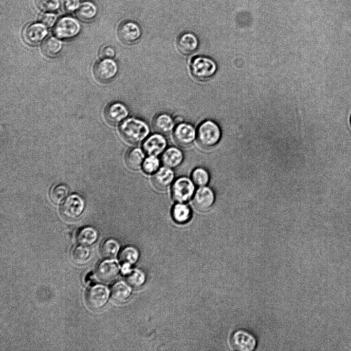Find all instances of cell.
<instances>
[{
	"mask_svg": "<svg viewBox=\"0 0 351 351\" xmlns=\"http://www.w3.org/2000/svg\"><path fill=\"white\" fill-rule=\"evenodd\" d=\"M121 137L127 142L136 144L144 140L149 133L148 125L144 121L134 118L123 121L119 128Z\"/></svg>",
	"mask_w": 351,
	"mask_h": 351,
	"instance_id": "1",
	"label": "cell"
},
{
	"mask_svg": "<svg viewBox=\"0 0 351 351\" xmlns=\"http://www.w3.org/2000/svg\"><path fill=\"white\" fill-rule=\"evenodd\" d=\"M221 132L219 126L212 120H206L198 126L197 140L199 145L203 149H209L219 141Z\"/></svg>",
	"mask_w": 351,
	"mask_h": 351,
	"instance_id": "2",
	"label": "cell"
},
{
	"mask_svg": "<svg viewBox=\"0 0 351 351\" xmlns=\"http://www.w3.org/2000/svg\"><path fill=\"white\" fill-rule=\"evenodd\" d=\"M217 68V65L212 59L203 56L194 58L190 64L192 76L200 81L210 79L216 72Z\"/></svg>",
	"mask_w": 351,
	"mask_h": 351,
	"instance_id": "3",
	"label": "cell"
},
{
	"mask_svg": "<svg viewBox=\"0 0 351 351\" xmlns=\"http://www.w3.org/2000/svg\"><path fill=\"white\" fill-rule=\"evenodd\" d=\"M229 344L232 350L251 351L256 348L257 341L250 331L244 328H238L231 334Z\"/></svg>",
	"mask_w": 351,
	"mask_h": 351,
	"instance_id": "4",
	"label": "cell"
},
{
	"mask_svg": "<svg viewBox=\"0 0 351 351\" xmlns=\"http://www.w3.org/2000/svg\"><path fill=\"white\" fill-rule=\"evenodd\" d=\"M194 193V183L188 177H179L173 183L171 195L173 199L177 202L184 203L188 201Z\"/></svg>",
	"mask_w": 351,
	"mask_h": 351,
	"instance_id": "5",
	"label": "cell"
},
{
	"mask_svg": "<svg viewBox=\"0 0 351 351\" xmlns=\"http://www.w3.org/2000/svg\"><path fill=\"white\" fill-rule=\"evenodd\" d=\"M84 206L85 203L82 197L78 194H72L62 204L60 212L65 218L75 219L82 214Z\"/></svg>",
	"mask_w": 351,
	"mask_h": 351,
	"instance_id": "6",
	"label": "cell"
},
{
	"mask_svg": "<svg viewBox=\"0 0 351 351\" xmlns=\"http://www.w3.org/2000/svg\"><path fill=\"white\" fill-rule=\"evenodd\" d=\"M108 297V289L103 285L97 284L90 287L87 291L86 301L91 308L98 310L106 303Z\"/></svg>",
	"mask_w": 351,
	"mask_h": 351,
	"instance_id": "7",
	"label": "cell"
},
{
	"mask_svg": "<svg viewBox=\"0 0 351 351\" xmlns=\"http://www.w3.org/2000/svg\"><path fill=\"white\" fill-rule=\"evenodd\" d=\"M80 29V25L76 20L70 17H64L56 24L53 33L59 38L68 39L77 35Z\"/></svg>",
	"mask_w": 351,
	"mask_h": 351,
	"instance_id": "8",
	"label": "cell"
},
{
	"mask_svg": "<svg viewBox=\"0 0 351 351\" xmlns=\"http://www.w3.org/2000/svg\"><path fill=\"white\" fill-rule=\"evenodd\" d=\"M117 33L121 42L126 44H132L139 40L141 35V30L136 23L126 21L120 24Z\"/></svg>",
	"mask_w": 351,
	"mask_h": 351,
	"instance_id": "9",
	"label": "cell"
},
{
	"mask_svg": "<svg viewBox=\"0 0 351 351\" xmlns=\"http://www.w3.org/2000/svg\"><path fill=\"white\" fill-rule=\"evenodd\" d=\"M118 71L116 63L109 59L98 61L94 65V73L100 82H106L114 78Z\"/></svg>",
	"mask_w": 351,
	"mask_h": 351,
	"instance_id": "10",
	"label": "cell"
},
{
	"mask_svg": "<svg viewBox=\"0 0 351 351\" xmlns=\"http://www.w3.org/2000/svg\"><path fill=\"white\" fill-rule=\"evenodd\" d=\"M195 138V128L189 123H180L173 131L174 140L175 143L180 147L190 146L194 142Z\"/></svg>",
	"mask_w": 351,
	"mask_h": 351,
	"instance_id": "11",
	"label": "cell"
},
{
	"mask_svg": "<svg viewBox=\"0 0 351 351\" xmlns=\"http://www.w3.org/2000/svg\"><path fill=\"white\" fill-rule=\"evenodd\" d=\"M215 201V194L213 190L206 186L200 187L195 192L193 205L195 208L201 212L208 210Z\"/></svg>",
	"mask_w": 351,
	"mask_h": 351,
	"instance_id": "12",
	"label": "cell"
},
{
	"mask_svg": "<svg viewBox=\"0 0 351 351\" xmlns=\"http://www.w3.org/2000/svg\"><path fill=\"white\" fill-rule=\"evenodd\" d=\"M167 145V140L161 134L151 135L144 141L142 148L144 153L149 156H158L165 150Z\"/></svg>",
	"mask_w": 351,
	"mask_h": 351,
	"instance_id": "13",
	"label": "cell"
},
{
	"mask_svg": "<svg viewBox=\"0 0 351 351\" xmlns=\"http://www.w3.org/2000/svg\"><path fill=\"white\" fill-rule=\"evenodd\" d=\"M128 114L126 107L121 103L116 102L108 104L104 110L106 121L110 124H118Z\"/></svg>",
	"mask_w": 351,
	"mask_h": 351,
	"instance_id": "14",
	"label": "cell"
},
{
	"mask_svg": "<svg viewBox=\"0 0 351 351\" xmlns=\"http://www.w3.org/2000/svg\"><path fill=\"white\" fill-rule=\"evenodd\" d=\"M47 34L46 28L43 24L40 23L28 25L23 31V37L25 41L30 45H35L39 43Z\"/></svg>",
	"mask_w": 351,
	"mask_h": 351,
	"instance_id": "15",
	"label": "cell"
},
{
	"mask_svg": "<svg viewBox=\"0 0 351 351\" xmlns=\"http://www.w3.org/2000/svg\"><path fill=\"white\" fill-rule=\"evenodd\" d=\"M174 178V173L171 168L161 167L153 174L152 183L155 189L163 191L172 183Z\"/></svg>",
	"mask_w": 351,
	"mask_h": 351,
	"instance_id": "16",
	"label": "cell"
},
{
	"mask_svg": "<svg viewBox=\"0 0 351 351\" xmlns=\"http://www.w3.org/2000/svg\"><path fill=\"white\" fill-rule=\"evenodd\" d=\"M177 47L182 54H190L195 52L198 46V41L193 33L186 32L180 34L177 40Z\"/></svg>",
	"mask_w": 351,
	"mask_h": 351,
	"instance_id": "17",
	"label": "cell"
},
{
	"mask_svg": "<svg viewBox=\"0 0 351 351\" xmlns=\"http://www.w3.org/2000/svg\"><path fill=\"white\" fill-rule=\"evenodd\" d=\"M119 267L118 263L113 261H104L101 262L96 269L98 278L103 281H109L118 274Z\"/></svg>",
	"mask_w": 351,
	"mask_h": 351,
	"instance_id": "18",
	"label": "cell"
},
{
	"mask_svg": "<svg viewBox=\"0 0 351 351\" xmlns=\"http://www.w3.org/2000/svg\"><path fill=\"white\" fill-rule=\"evenodd\" d=\"M183 159V155L182 151L176 147L168 148L161 156L163 164L169 168H174L179 166Z\"/></svg>",
	"mask_w": 351,
	"mask_h": 351,
	"instance_id": "19",
	"label": "cell"
},
{
	"mask_svg": "<svg viewBox=\"0 0 351 351\" xmlns=\"http://www.w3.org/2000/svg\"><path fill=\"white\" fill-rule=\"evenodd\" d=\"M153 130L161 134H168L172 131L174 122L171 117L167 114L161 113L155 116L152 121Z\"/></svg>",
	"mask_w": 351,
	"mask_h": 351,
	"instance_id": "20",
	"label": "cell"
},
{
	"mask_svg": "<svg viewBox=\"0 0 351 351\" xmlns=\"http://www.w3.org/2000/svg\"><path fill=\"white\" fill-rule=\"evenodd\" d=\"M144 152L138 147L130 149L125 154L124 160L128 168L136 170L142 167L144 159Z\"/></svg>",
	"mask_w": 351,
	"mask_h": 351,
	"instance_id": "21",
	"label": "cell"
},
{
	"mask_svg": "<svg viewBox=\"0 0 351 351\" xmlns=\"http://www.w3.org/2000/svg\"><path fill=\"white\" fill-rule=\"evenodd\" d=\"M173 220L178 224H184L192 217L191 208L184 203L177 202L172 207L171 211Z\"/></svg>",
	"mask_w": 351,
	"mask_h": 351,
	"instance_id": "22",
	"label": "cell"
},
{
	"mask_svg": "<svg viewBox=\"0 0 351 351\" xmlns=\"http://www.w3.org/2000/svg\"><path fill=\"white\" fill-rule=\"evenodd\" d=\"M97 231L90 226H85L80 228L76 236L78 242L81 245L88 246L94 243L97 239Z\"/></svg>",
	"mask_w": 351,
	"mask_h": 351,
	"instance_id": "23",
	"label": "cell"
},
{
	"mask_svg": "<svg viewBox=\"0 0 351 351\" xmlns=\"http://www.w3.org/2000/svg\"><path fill=\"white\" fill-rule=\"evenodd\" d=\"M131 294L130 287L122 282L115 283L111 288L112 298L116 301L122 302L126 300Z\"/></svg>",
	"mask_w": 351,
	"mask_h": 351,
	"instance_id": "24",
	"label": "cell"
},
{
	"mask_svg": "<svg viewBox=\"0 0 351 351\" xmlns=\"http://www.w3.org/2000/svg\"><path fill=\"white\" fill-rule=\"evenodd\" d=\"M62 47L61 42L54 37L47 39L42 46L44 53L49 57H53L58 54L61 51Z\"/></svg>",
	"mask_w": 351,
	"mask_h": 351,
	"instance_id": "25",
	"label": "cell"
},
{
	"mask_svg": "<svg viewBox=\"0 0 351 351\" xmlns=\"http://www.w3.org/2000/svg\"><path fill=\"white\" fill-rule=\"evenodd\" d=\"M97 13V9L95 6L90 2L82 3L78 7L76 14L81 20L83 21H89L95 17Z\"/></svg>",
	"mask_w": 351,
	"mask_h": 351,
	"instance_id": "26",
	"label": "cell"
},
{
	"mask_svg": "<svg viewBox=\"0 0 351 351\" xmlns=\"http://www.w3.org/2000/svg\"><path fill=\"white\" fill-rule=\"evenodd\" d=\"M69 188L64 183H58L52 187L50 191L51 200L56 204L61 203L68 195Z\"/></svg>",
	"mask_w": 351,
	"mask_h": 351,
	"instance_id": "27",
	"label": "cell"
},
{
	"mask_svg": "<svg viewBox=\"0 0 351 351\" xmlns=\"http://www.w3.org/2000/svg\"><path fill=\"white\" fill-rule=\"evenodd\" d=\"M138 252L133 247H126L120 252L119 260L124 265H130L135 263L138 258Z\"/></svg>",
	"mask_w": 351,
	"mask_h": 351,
	"instance_id": "28",
	"label": "cell"
},
{
	"mask_svg": "<svg viewBox=\"0 0 351 351\" xmlns=\"http://www.w3.org/2000/svg\"><path fill=\"white\" fill-rule=\"evenodd\" d=\"M119 249V246L118 242L114 238H109L103 243L101 252L105 258H111L117 255Z\"/></svg>",
	"mask_w": 351,
	"mask_h": 351,
	"instance_id": "29",
	"label": "cell"
},
{
	"mask_svg": "<svg viewBox=\"0 0 351 351\" xmlns=\"http://www.w3.org/2000/svg\"><path fill=\"white\" fill-rule=\"evenodd\" d=\"M192 180L195 184L199 187L206 186L210 180V176L206 169L198 167L193 170L191 173Z\"/></svg>",
	"mask_w": 351,
	"mask_h": 351,
	"instance_id": "30",
	"label": "cell"
},
{
	"mask_svg": "<svg viewBox=\"0 0 351 351\" xmlns=\"http://www.w3.org/2000/svg\"><path fill=\"white\" fill-rule=\"evenodd\" d=\"M125 279L128 285L136 288L143 284L145 281V276L141 271L138 270H132L126 273Z\"/></svg>",
	"mask_w": 351,
	"mask_h": 351,
	"instance_id": "31",
	"label": "cell"
},
{
	"mask_svg": "<svg viewBox=\"0 0 351 351\" xmlns=\"http://www.w3.org/2000/svg\"><path fill=\"white\" fill-rule=\"evenodd\" d=\"M90 253V250L87 246L81 245L76 246L73 249L71 256L76 263L82 264L88 259Z\"/></svg>",
	"mask_w": 351,
	"mask_h": 351,
	"instance_id": "32",
	"label": "cell"
},
{
	"mask_svg": "<svg viewBox=\"0 0 351 351\" xmlns=\"http://www.w3.org/2000/svg\"><path fill=\"white\" fill-rule=\"evenodd\" d=\"M160 167V161L156 156L149 155L144 159L142 168L144 173L148 174H154Z\"/></svg>",
	"mask_w": 351,
	"mask_h": 351,
	"instance_id": "33",
	"label": "cell"
},
{
	"mask_svg": "<svg viewBox=\"0 0 351 351\" xmlns=\"http://www.w3.org/2000/svg\"><path fill=\"white\" fill-rule=\"evenodd\" d=\"M36 3L39 9L46 12L55 11L59 6V0H36Z\"/></svg>",
	"mask_w": 351,
	"mask_h": 351,
	"instance_id": "34",
	"label": "cell"
},
{
	"mask_svg": "<svg viewBox=\"0 0 351 351\" xmlns=\"http://www.w3.org/2000/svg\"><path fill=\"white\" fill-rule=\"evenodd\" d=\"M56 20L57 15L53 13H44L40 16L41 23L47 27H51L55 23Z\"/></svg>",
	"mask_w": 351,
	"mask_h": 351,
	"instance_id": "35",
	"label": "cell"
},
{
	"mask_svg": "<svg viewBox=\"0 0 351 351\" xmlns=\"http://www.w3.org/2000/svg\"><path fill=\"white\" fill-rule=\"evenodd\" d=\"M64 9L67 12H72L77 8L79 0H61Z\"/></svg>",
	"mask_w": 351,
	"mask_h": 351,
	"instance_id": "36",
	"label": "cell"
},
{
	"mask_svg": "<svg viewBox=\"0 0 351 351\" xmlns=\"http://www.w3.org/2000/svg\"><path fill=\"white\" fill-rule=\"evenodd\" d=\"M115 56V50L110 46L103 47L100 51V56L103 58L109 59L114 58Z\"/></svg>",
	"mask_w": 351,
	"mask_h": 351,
	"instance_id": "37",
	"label": "cell"
},
{
	"mask_svg": "<svg viewBox=\"0 0 351 351\" xmlns=\"http://www.w3.org/2000/svg\"><path fill=\"white\" fill-rule=\"evenodd\" d=\"M350 124H351V118H350Z\"/></svg>",
	"mask_w": 351,
	"mask_h": 351,
	"instance_id": "38",
	"label": "cell"
}]
</instances>
